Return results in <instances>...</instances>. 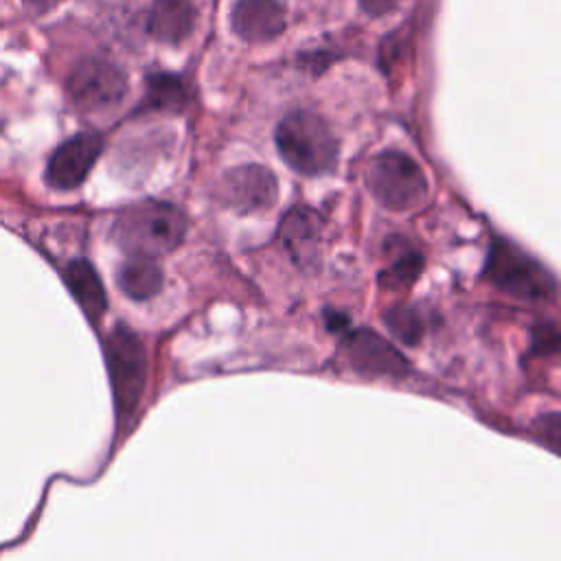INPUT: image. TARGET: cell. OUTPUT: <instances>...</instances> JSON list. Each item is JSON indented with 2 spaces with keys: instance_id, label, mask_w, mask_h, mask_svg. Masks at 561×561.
Segmentation results:
<instances>
[{
  "instance_id": "obj_16",
  "label": "cell",
  "mask_w": 561,
  "mask_h": 561,
  "mask_svg": "<svg viewBox=\"0 0 561 561\" xmlns=\"http://www.w3.org/2000/svg\"><path fill=\"white\" fill-rule=\"evenodd\" d=\"M423 270V256L416 250H401L399 256L379 272V285L383 289H405L416 280Z\"/></svg>"
},
{
  "instance_id": "obj_6",
  "label": "cell",
  "mask_w": 561,
  "mask_h": 561,
  "mask_svg": "<svg viewBox=\"0 0 561 561\" xmlns=\"http://www.w3.org/2000/svg\"><path fill=\"white\" fill-rule=\"evenodd\" d=\"M127 94V75L110 59H81L68 77L70 101L88 114L114 110Z\"/></svg>"
},
{
  "instance_id": "obj_15",
  "label": "cell",
  "mask_w": 561,
  "mask_h": 561,
  "mask_svg": "<svg viewBox=\"0 0 561 561\" xmlns=\"http://www.w3.org/2000/svg\"><path fill=\"white\" fill-rule=\"evenodd\" d=\"M145 103L151 110L180 114L188 105V90L178 75L158 72L147 79V94Z\"/></svg>"
},
{
  "instance_id": "obj_17",
  "label": "cell",
  "mask_w": 561,
  "mask_h": 561,
  "mask_svg": "<svg viewBox=\"0 0 561 561\" xmlns=\"http://www.w3.org/2000/svg\"><path fill=\"white\" fill-rule=\"evenodd\" d=\"M383 320L390 333L405 344H416L423 335V320L412 307H392L390 311H386Z\"/></svg>"
},
{
  "instance_id": "obj_18",
  "label": "cell",
  "mask_w": 561,
  "mask_h": 561,
  "mask_svg": "<svg viewBox=\"0 0 561 561\" xmlns=\"http://www.w3.org/2000/svg\"><path fill=\"white\" fill-rule=\"evenodd\" d=\"M559 346V333H557V327L546 322L543 327H539L535 331V348L539 353H554Z\"/></svg>"
},
{
  "instance_id": "obj_10",
  "label": "cell",
  "mask_w": 561,
  "mask_h": 561,
  "mask_svg": "<svg viewBox=\"0 0 561 561\" xmlns=\"http://www.w3.org/2000/svg\"><path fill=\"white\" fill-rule=\"evenodd\" d=\"M344 351L351 366L364 375L401 377L408 373V359L370 329L351 331L344 340Z\"/></svg>"
},
{
  "instance_id": "obj_7",
  "label": "cell",
  "mask_w": 561,
  "mask_h": 561,
  "mask_svg": "<svg viewBox=\"0 0 561 561\" xmlns=\"http://www.w3.org/2000/svg\"><path fill=\"white\" fill-rule=\"evenodd\" d=\"M217 197L226 208L239 215H252L274 206L278 184L267 167L239 164L224 173L217 184Z\"/></svg>"
},
{
  "instance_id": "obj_9",
  "label": "cell",
  "mask_w": 561,
  "mask_h": 561,
  "mask_svg": "<svg viewBox=\"0 0 561 561\" xmlns=\"http://www.w3.org/2000/svg\"><path fill=\"white\" fill-rule=\"evenodd\" d=\"M278 239L285 254L300 270H316L322 250V219L309 206H294L285 213Z\"/></svg>"
},
{
  "instance_id": "obj_4",
  "label": "cell",
  "mask_w": 561,
  "mask_h": 561,
  "mask_svg": "<svg viewBox=\"0 0 561 561\" xmlns=\"http://www.w3.org/2000/svg\"><path fill=\"white\" fill-rule=\"evenodd\" d=\"M366 186L377 204L388 210H410L425 202L427 178L403 151H383L366 167Z\"/></svg>"
},
{
  "instance_id": "obj_2",
  "label": "cell",
  "mask_w": 561,
  "mask_h": 561,
  "mask_svg": "<svg viewBox=\"0 0 561 561\" xmlns=\"http://www.w3.org/2000/svg\"><path fill=\"white\" fill-rule=\"evenodd\" d=\"M276 149L285 164L302 175H320L337 160V138L329 123L309 110L289 112L276 129Z\"/></svg>"
},
{
  "instance_id": "obj_20",
  "label": "cell",
  "mask_w": 561,
  "mask_h": 561,
  "mask_svg": "<svg viewBox=\"0 0 561 561\" xmlns=\"http://www.w3.org/2000/svg\"><path fill=\"white\" fill-rule=\"evenodd\" d=\"M26 4V9H31L33 13H46L50 9H55L61 0H22Z\"/></svg>"
},
{
  "instance_id": "obj_14",
  "label": "cell",
  "mask_w": 561,
  "mask_h": 561,
  "mask_svg": "<svg viewBox=\"0 0 561 561\" xmlns=\"http://www.w3.org/2000/svg\"><path fill=\"white\" fill-rule=\"evenodd\" d=\"M121 291L131 300H149L162 287V272L153 259L129 256L116 274Z\"/></svg>"
},
{
  "instance_id": "obj_8",
  "label": "cell",
  "mask_w": 561,
  "mask_h": 561,
  "mask_svg": "<svg viewBox=\"0 0 561 561\" xmlns=\"http://www.w3.org/2000/svg\"><path fill=\"white\" fill-rule=\"evenodd\" d=\"M103 138L96 131H81L61 142L48 160L46 180L53 188H77L101 156Z\"/></svg>"
},
{
  "instance_id": "obj_3",
  "label": "cell",
  "mask_w": 561,
  "mask_h": 561,
  "mask_svg": "<svg viewBox=\"0 0 561 561\" xmlns=\"http://www.w3.org/2000/svg\"><path fill=\"white\" fill-rule=\"evenodd\" d=\"M107 373L112 381V394L116 405V416L121 427L127 425L138 410V403L145 392L147 383V351L140 342V337L118 324L110 331V335L103 342Z\"/></svg>"
},
{
  "instance_id": "obj_13",
  "label": "cell",
  "mask_w": 561,
  "mask_h": 561,
  "mask_svg": "<svg viewBox=\"0 0 561 561\" xmlns=\"http://www.w3.org/2000/svg\"><path fill=\"white\" fill-rule=\"evenodd\" d=\"M64 280H66L72 298L83 309V313L92 322H96L107 307L105 289H103V283H101L96 270L88 261H72L64 272Z\"/></svg>"
},
{
  "instance_id": "obj_11",
  "label": "cell",
  "mask_w": 561,
  "mask_h": 561,
  "mask_svg": "<svg viewBox=\"0 0 561 561\" xmlns=\"http://www.w3.org/2000/svg\"><path fill=\"white\" fill-rule=\"evenodd\" d=\"M230 26L243 42H270L285 28V9L278 0H237Z\"/></svg>"
},
{
  "instance_id": "obj_1",
  "label": "cell",
  "mask_w": 561,
  "mask_h": 561,
  "mask_svg": "<svg viewBox=\"0 0 561 561\" xmlns=\"http://www.w3.org/2000/svg\"><path fill=\"white\" fill-rule=\"evenodd\" d=\"M186 232V217L167 202H138L118 213L112 226L114 241L129 256L158 259L173 252Z\"/></svg>"
},
{
  "instance_id": "obj_12",
  "label": "cell",
  "mask_w": 561,
  "mask_h": 561,
  "mask_svg": "<svg viewBox=\"0 0 561 561\" xmlns=\"http://www.w3.org/2000/svg\"><path fill=\"white\" fill-rule=\"evenodd\" d=\"M195 11L191 0H153L147 15V31L162 44H180L193 31Z\"/></svg>"
},
{
  "instance_id": "obj_5",
  "label": "cell",
  "mask_w": 561,
  "mask_h": 561,
  "mask_svg": "<svg viewBox=\"0 0 561 561\" xmlns=\"http://www.w3.org/2000/svg\"><path fill=\"white\" fill-rule=\"evenodd\" d=\"M484 276L495 287L524 300H546L557 291L554 276L530 254L504 239H493L484 263Z\"/></svg>"
},
{
  "instance_id": "obj_19",
  "label": "cell",
  "mask_w": 561,
  "mask_h": 561,
  "mask_svg": "<svg viewBox=\"0 0 561 561\" xmlns=\"http://www.w3.org/2000/svg\"><path fill=\"white\" fill-rule=\"evenodd\" d=\"M359 4L370 15H383L392 11L399 4V0H359Z\"/></svg>"
}]
</instances>
